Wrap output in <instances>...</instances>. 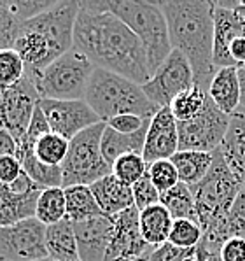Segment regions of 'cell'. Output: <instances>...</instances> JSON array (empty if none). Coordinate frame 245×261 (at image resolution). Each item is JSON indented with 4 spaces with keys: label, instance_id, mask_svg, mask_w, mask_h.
Instances as JSON below:
<instances>
[{
    "label": "cell",
    "instance_id": "f1b7e54d",
    "mask_svg": "<svg viewBox=\"0 0 245 261\" xmlns=\"http://www.w3.org/2000/svg\"><path fill=\"white\" fill-rule=\"evenodd\" d=\"M161 205L167 207L174 221L177 219H189L198 223V214H196L195 196L189 186L179 182L175 188L161 195Z\"/></svg>",
    "mask_w": 245,
    "mask_h": 261
},
{
    "label": "cell",
    "instance_id": "6da1fadb",
    "mask_svg": "<svg viewBox=\"0 0 245 261\" xmlns=\"http://www.w3.org/2000/svg\"><path fill=\"white\" fill-rule=\"evenodd\" d=\"M72 47L96 69L114 72L140 86L151 79L146 51L131 28L111 11H98L90 2H79Z\"/></svg>",
    "mask_w": 245,
    "mask_h": 261
},
{
    "label": "cell",
    "instance_id": "7a4b0ae2",
    "mask_svg": "<svg viewBox=\"0 0 245 261\" xmlns=\"http://www.w3.org/2000/svg\"><path fill=\"white\" fill-rule=\"evenodd\" d=\"M168 25L174 49L191 63L195 86L208 93L214 79V2L207 0H165L158 2Z\"/></svg>",
    "mask_w": 245,
    "mask_h": 261
},
{
    "label": "cell",
    "instance_id": "e575fe53",
    "mask_svg": "<svg viewBox=\"0 0 245 261\" xmlns=\"http://www.w3.org/2000/svg\"><path fill=\"white\" fill-rule=\"evenodd\" d=\"M147 174H149L156 190L161 193V195L170 191L172 188H175L180 182L177 168L172 163V160H159V162L147 165Z\"/></svg>",
    "mask_w": 245,
    "mask_h": 261
},
{
    "label": "cell",
    "instance_id": "836d02e7",
    "mask_svg": "<svg viewBox=\"0 0 245 261\" xmlns=\"http://www.w3.org/2000/svg\"><path fill=\"white\" fill-rule=\"evenodd\" d=\"M25 72V63L14 49H0V88L19 83Z\"/></svg>",
    "mask_w": 245,
    "mask_h": 261
},
{
    "label": "cell",
    "instance_id": "7bdbcfd3",
    "mask_svg": "<svg viewBox=\"0 0 245 261\" xmlns=\"http://www.w3.org/2000/svg\"><path fill=\"white\" fill-rule=\"evenodd\" d=\"M230 55L236 67L245 65V35L236 37L230 46Z\"/></svg>",
    "mask_w": 245,
    "mask_h": 261
},
{
    "label": "cell",
    "instance_id": "d6a6232c",
    "mask_svg": "<svg viewBox=\"0 0 245 261\" xmlns=\"http://www.w3.org/2000/svg\"><path fill=\"white\" fill-rule=\"evenodd\" d=\"M112 174L128 186H133L147 174V163L142 154H124L112 165Z\"/></svg>",
    "mask_w": 245,
    "mask_h": 261
},
{
    "label": "cell",
    "instance_id": "f907efd6",
    "mask_svg": "<svg viewBox=\"0 0 245 261\" xmlns=\"http://www.w3.org/2000/svg\"><path fill=\"white\" fill-rule=\"evenodd\" d=\"M242 112H243V114H245V111H242Z\"/></svg>",
    "mask_w": 245,
    "mask_h": 261
},
{
    "label": "cell",
    "instance_id": "8992f818",
    "mask_svg": "<svg viewBox=\"0 0 245 261\" xmlns=\"http://www.w3.org/2000/svg\"><path fill=\"white\" fill-rule=\"evenodd\" d=\"M95 65L77 49H68L42 72L30 75L41 98L84 100ZM28 74V72H26Z\"/></svg>",
    "mask_w": 245,
    "mask_h": 261
},
{
    "label": "cell",
    "instance_id": "5bb4252c",
    "mask_svg": "<svg viewBox=\"0 0 245 261\" xmlns=\"http://www.w3.org/2000/svg\"><path fill=\"white\" fill-rule=\"evenodd\" d=\"M42 188L23 172L13 184L0 182V226H11L19 221L35 218L37 200Z\"/></svg>",
    "mask_w": 245,
    "mask_h": 261
},
{
    "label": "cell",
    "instance_id": "f6af8a7d",
    "mask_svg": "<svg viewBox=\"0 0 245 261\" xmlns=\"http://www.w3.org/2000/svg\"><path fill=\"white\" fill-rule=\"evenodd\" d=\"M207 259H208V252L205 251L202 246H198V247H196V254L193 256L191 259H187V261H207Z\"/></svg>",
    "mask_w": 245,
    "mask_h": 261
},
{
    "label": "cell",
    "instance_id": "9c48e42d",
    "mask_svg": "<svg viewBox=\"0 0 245 261\" xmlns=\"http://www.w3.org/2000/svg\"><path fill=\"white\" fill-rule=\"evenodd\" d=\"M41 95L34 84L30 74L13 86L0 88V130L13 135L16 142H21L30 126Z\"/></svg>",
    "mask_w": 245,
    "mask_h": 261
},
{
    "label": "cell",
    "instance_id": "8d00e7d4",
    "mask_svg": "<svg viewBox=\"0 0 245 261\" xmlns=\"http://www.w3.org/2000/svg\"><path fill=\"white\" fill-rule=\"evenodd\" d=\"M131 191H133L135 208L139 212L161 203V193L156 190V186L152 184L149 174H146L139 182H135L133 186H131Z\"/></svg>",
    "mask_w": 245,
    "mask_h": 261
},
{
    "label": "cell",
    "instance_id": "7c38bea8",
    "mask_svg": "<svg viewBox=\"0 0 245 261\" xmlns=\"http://www.w3.org/2000/svg\"><path fill=\"white\" fill-rule=\"evenodd\" d=\"M39 106L49 123L51 132L72 140L75 135L93 124L102 123L98 114L86 103V100H49L41 98Z\"/></svg>",
    "mask_w": 245,
    "mask_h": 261
},
{
    "label": "cell",
    "instance_id": "ab89813d",
    "mask_svg": "<svg viewBox=\"0 0 245 261\" xmlns=\"http://www.w3.org/2000/svg\"><path fill=\"white\" fill-rule=\"evenodd\" d=\"M23 174V167L16 156H4L0 158V182L13 184Z\"/></svg>",
    "mask_w": 245,
    "mask_h": 261
},
{
    "label": "cell",
    "instance_id": "277c9868",
    "mask_svg": "<svg viewBox=\"0 0 245 261\" xmlns=\"http://www.w3.org/2000/svg\"><path fill=\"white\" fill-rule=\"evenodd\" d=\"M105 9L116 14L142 42L147 56L151 75L154 74L168 55L174 51L168 35V25L158 2L135 0H105Z\"/></svg>",
    "mask_w": 245,
    "mask_h": 261
},
{
    "label": "cell",
    "instance_id": "681fc988",
    "mask_svg": "<svg viewBox=\"0 0 245 261\" xmlns=\"http://www.w3.org/2000/svg\"><path fill=\"white\" fill-rule=\"evenodd\" d=\"M140 261H147V259H140Z\"/></svg>",
    "mask_w": 245,
    "mask_h": 261
},
{
    "label": "cell",
    "instance_id": "b9f144b4",
    "mask_svg": "<svg viewBox=\"0 0 245 261\" xmlns=\"http://www.w3.org/2000/svg\"><path fill=\"white\" fill-rule=\"evenodd\" d=\"M18 154V142L6 130H0V158Z\"/></svg>",
    "mask_w": 245,
    "mask_h": 261
},
{
    "label": "cell",
    "instance_id": "8fae6325",
    "mask_svg": "<svg viewBox=\"0 0 245 261\" xmlns=\"http://www.w3.org/2000/svg\"><path fill=\"white\" fill-rule=\"evenodd\" d=\"M47 258L46 226L35 218L0 226V259L37 261Z\"/></svg>",
    "mask_w": 245,
    "mask_h": 261
},
{
    "label": "cell",
    "instance_id": "f546056e",
    "mask_svg": "<svg viewBox=\"0 0 245 261\" xmlns=\"http://www.w3.org/2000/svg\"><path fill=\"white\" fill-rule=\"evenodd\" d=\"M68 146H70V140L55 132H49L34 144V154L44 165L62 167L68 154Z\"/></svg>",
    "mask_w": 245,
    "mask_h": 261
},
{
    "label": "cell",
    "instance_id": "4fadbf2b",
    "mask_svg": "<svg viewBox=\"0 0 245 261\" xmlns=\"http://www.w3.org/2000/svg\"><path fill=\"white\" fill-rule=\"evenodd\" d=\"M154 247L144 240L140 233L139 211L128 208L114 218V233L105 261H140L149 259Z\"/></svg>",
    "mask_w": 245,
    "mask_h": 261
},
{
    "label": "cell",
    "instance_id": "5b68a950",
    "mask_svg": "<svg viewBox=\"0 0 245 261\" xmlns=\"http://www.w3.org/2000/svg\"><path fill=\"white\" fill-rule=\"evenodd\" d=\"M242 188L243 186L228 167L221 147L215 149L214 162H212L208 174L196 186L191 188L198 223L203 231L210 230L212 226H215L226 218Z\"/></svg>",
    "mask_w": 245,
    "mask_h": 261
},
{
    "label": "cell",
    "instance_id": "4dcf8cb0",
    "mask_svg": "<svg viewBox=\"0 0 245 261\" xmlns=\"http://www.w3.org/2000/svg\"><path fill=\"white\" fill-rule=\"evenodd\" d=\"M208 93L198 86H191L189 90L182 91L174 98V102L170 103V111L174 114L175 121H189L195 118L196 114H200L205 107Z\"/></svg>",
    "mask_w": 245,
    "mask_h": 261
},
{
    "label": "cell",
    "instance_id": "44dd1931",
    "mask_svg": "<svg viewBox=\"0 0 245 261\" xmlns=\"http://www.w3.org/2000/svg\"><path fill=\"white\" fill-rule=\"evenodd\" d=\"M16 158L19 160L23 167V172L34 180L37 186L42 190L47 188H62L63 186V172L62 167H49L39 162L37 156L34 154V142L23 139L18 144V154Z\"/></svg>",
    "mask_w": 245,
    "mask_h": 261
},
{
    "label": "cell",
    "instance_id": "3957f363",
    "mask_svg": "<svg viewBox=\"0 0 245 261\" xmlns=\"http://www.w3.org/2000/svg\"><path fill=\"white\" fill-rule=\"evenodd\" d=\"M84 100L103 123L121 114L152 119L159 111V107L147 98L140 84L96 67L88 83Z\"/></svg>",
    "mask_w": 245,
    "mask_h": 261
},
{
    "label": "cell",
    "instance_id": "603a6c76",
    "mask_svg": "<svg viewBox=\"0 0 245 261\" xmlns=\"http://www.w3.org/2000/svg\"><path fill=\"white\" fill-rule=\"evenodd\" d=\"M107 124V123H105ZM151 124V123H149ZM149 124L135 134L124 135L119 132H114L112 128L105 126L102 135V156L107 163L112 167L116 160H119L124 154H142L144 144H146V135L149 130Z\"/></svg>",
    "mask_w": 245,
    "mask_h": 261
},
{
    "label": "cell",
    "instance_id": "74e56055",
    "mask_svg": "<svg viewBox=\"0 0 245 261\" xmlns=\"http://www.w3.org/2000/svg\"><path fill=\"white\" fill-rule=\"evenodd\" d=\"M196 254L195 249H182L170 242H165L159 247H154L147 261H187Z\"/></svg>",
    "mask_w": 245,
    "mask_h": 261
},
{
    "label": "cell",
    "instance_id": "1f68e13d",
    "mask_svg": "<svg viewBox=\"0 0 245 261\" xmlns=\"http://www.w3.org/2000/svg\"><path fill=\"white\" fill-rule=\"evenodd\" d=\"M203 239V230L200 223L189 219H177L172 224V231L168 242L182 249H195L200 246Z\"/></svg>",
    "mask_w": 245,
    "mask_h": 261
},
{
    "label": "cell",
    "instance_id": "bcb514c9",
    "mask_svg": "<svg viewBox=\"0 0 245 261\" xmlns=\"http://www.w3.org/2000/svg\"><path fill=\"white\" fill-rule=\"evenodd\" d=\"M233 11H235V13L238 14L240 18L243 19V23H245V2H238V6H236Z\"/></svg>",
    "mask_w": 245,
    "mask_h": 261
},
{
    "label": "cell",
    "instance_id": "f35d334b",
    "mask_svg": "<svg viewBox=\"0 0 245 261\" xmlns=\"http://www.w3.org/2000/svg\"><path fill=\"white\" fill-rule=\"evenodd\" d=\"M149 123H151V119L140 118V116L121 114V116H116V118L109 119V121H107V126L112 128L114 132H119V134L130 135V134H135V132L142 130V128Z\"/></svg>",
    "mask_w": 245,
    "mask_h": 261
},
{
    "label": "cell",
    "instance_id": "d6986e66",
    "mask_svg": "<svg viewBox=\"0 0 245 261\" xmlns=\"http://www.w3.org/2000/svg\"><path fill=\"white\" fill-rule=\"evenodd\" d=\"M90 188L100 211L105 216H109V218H116L121 212L135 207L131 186L119 180L114 174H109L100 180H96Z\"/></svg>",
    "mask_w": 245,
    "mask_h": 261
},
{
    "label": "cell",
    "instance_id": "ffe728a7",
    "mask_svg": "<svg viewBox=\"0 0 245 261\" xmlns=\"http://www.w3.org/2000/svg\"><path fill=\"white\" fill-rule=\"evenodd\" d=\"M221 152L238 182L245 188V114L236 111L231 114L230 128L221 144Z\"/></svg>",
    "mask_w": 245,
    "mask_h": 261
},
{
    "label": "cell",
    "instance_id": "2e32d148",
    "mask_svg": "<svg viewBox=\"0 0 245 261\" xmlns=\"http://www.w3.org/2000/svg\"><path fill=\"white\" fill-rule=\"evenodd\" d=\"M74 224L75 242L81 261H105L112 233H114V218L102 214L91 219L77 221Z\"/></svg>",
    "mask_w": 245,
    "mask_h": 261
},
{
    "label": "cell",
    "instance_id": "ac0fdd59",
    "mask_svg": "<svg viewBox=\"0 0 245 261\" xmlns=\"http://www.w3.org/2000/svg\"><path fill=\"white\" fill-rule=\"evenodd\" d=\"M228 239H243L245 240V188L236 196L235 203L230 208L221 223L203 231V239L200 242L208 254H219L223 244Z\"/></svg>",
    "mask_w": 245,
    "mask_h": 261
},
{
    "label": "cell",
    "instance_id": "4316f807",
    "mask_svg": "<svg viewBox=\"0 0 245 261\" xmlns=\"http://www.w3.org/2000/svg\"><path fill=\"white\" fill-rule=\"evenodd\" d=\"M63 190H65V200H67V218L72 223L91 219L103 214L100 211L98 203H96L90 186H70V188H63Z\"/></svg>",
    "mask_w": 245,
    "mask_h": 261
},
{
    "label": "cell",
    "instance_id": "ee69618b",
    "mask_svg": "<svg viewBox=\"0 0 245 261\" xmlns=\"http://www.w3.org/2000/svg\"><path fill=\"white\" fill-rule=\"evenodd\" d=\"M238 72V83H240V107L245 111V65L236 67Z\"/></svg>",
    "mask_w": 245,
    "mask_h": 261
},
{
    "label": "cell",
    "instance_id": "cb8c5ba5",
    "mask_svg": "<svg viewBox=\"0 0 245 261\" xmlns=\"http://www.w3.org/2000/svg\"><path fill=\"white\" fill-rule=\"evenodd\" d=\"M46 247L47 256L58 261H81L75 242L74 224L65 218L51 226H46Z\"/></svg>",
    "mask_w": 245,
    "mask_h": 261
},
{
    "label": "cell",
    "instance_id": "7402d4cb",
    "mask_svg": "<svg viewBox=\"0 0 245 261\" xmlns=\"http://www.w3.org/2000/svg\"><path fill=\"white\" fill-rule=\"evenodd\" d=\"M208 96L217 106L219 111L231 116L240 107V83L236 67L217 69L208 88Z\"/></svg>",
    "mask_w": 245,
    "mask_h": 261
},
{
    "label": "cell",
    "instance_id": "d4e9b609",
    "mask_svg": "<svg viewBox=\"0 0 245 261\" xmlns=\"http://www.w3.org/2000/svg\"><path fill=\"white\" fill-rule=\"evenodd\" d=\"M139 224L144 240L152 247H159L161 244L168 242L174 218L167 211V207L158 203V205H152L139 212Z\"/></svg>",
    "mask_w": 245,
    "mask_h": 261
},
{
    "label": "cell",
    "instance_id": "60d3db41",
    "mask_svg": "<svg viewBox=\"0 0 245 261\" xmlns=\"http://www.w3.org/2000/svg\"><path fill=\"white\" fill-rule=\"evenodd\" d=\"M221 261H245V240L228 239L219 251Z\"/></svg>",
    "mask_w": 245,
    "mask_h": 261
},
{
    "label": "cell",
    "instance_id": "e0dca14e",
    "mask_svg": "<svg viewBox=\"0 0 245 261\" xmlns=\"http://www.w3.org/2000/svg\"><path fill=\"white\" fill-rule=\"evenodd\" d=\"M245 35V23L233 9L214 2V65L215 69L236 67L230 55V46L236 37Z\"/></svg>",
    "mask_w": 245,
    "mask_h": 261
},
{
    "label": "cell",
    "instance_id": "30bf717a",
    "mask_svg": "<svg viewBox=\"0 0 245 261\" xmlns=\"http://www.w3.org/2000/svg\"><path fill=\"white\" fill-rule=\"evenodd\" d=\"M191 86H195V75L189 60L180 51L174 49L163 65L151 75L149 81L142 84V90L154 106L163 109L170 107L175 96L189 90Z\"/></svg>",
    "mask_w": 245,
    "mask_h": 261
},
{
    "label": "cell",
    "instance_id": "484cf974",
    "mask_svg": "<svg viewBox=\"0 0 245 261\" xmlns=\"http://www.w3.org/2000/svg\"><path fill=\"white\" fill-rule=\"evenodd\" d=\"M214 162V152L200 151H179L172 158V163L177 168L179 180L186 186H196L208 174Z\"/></svg>",
    "mask_w": 245,
    "mask_h": 261
},
{
    "label": "cell",
    "instance_id": "52a82bcc",
    "mask_svg": "<svg viewBox=\"0 0 245 261\" xmlns=\"http://www.w3.org/2000/svg\"><path fill=\"white\" fill-rule=\"evenodd\" d=\"M105 123H98L81 132L70 140L68 154L62 165L63 186H91L112 174V167L102 156V135Z\"/></svg>",
    "mask_w": 245,
    "mask_h": 261
},
{
    "label": "cell",
    "instance_id": "d590c367",
    "mask_svg": "<svg viewBox=\"0 0 245 261\" xmlns=\"http://www.w3.org/2000/svg\"><path fill=\"white\" fill-rule=\"evenodd\" d=\"M23 21L11 13L7 0H0V49H13Z\"/></svg>",
    "mask_w": 245,
    "mask_h": 261
},
{
    "label": "cell",
    "instance_id": "c3c4849f",
    "mask_svg": "<svg viewBox=\"0 0 245 261\" xmlns=\"http://www.w3.org/2000/svg\"><path fill=\"white\" fill-rule=\"evenodd\" d=\"M37 261H58V259H53V258H49V256H47V258H42V259H37Z\"/></svg>",
    "mask_w": 245,
    "mask_h": 261
},
{
    "label": "cell",
    "instance_id": "ba28073f",
    "mask_svg": "<svg viewBox=\"0 0 245 261\" xmlns=\"http://www.w3.org/2000/svg\"><path fill=\"white\" fill-rule=\"evenodd\" d=\"M231 116L217 109L210 96H207L205 107L189 121L177 123L179 151L214 152L219 149L230 128Z\"/></svg>",
    "mask_w": 245,
    "mask_h": 261
},
{
    "label": "cell",
    "instance_id": "83f0119b",
    "mask_svg": "<svg viewBox=\"0 0 245 261\" xmlns=\"http://www.w3.org/2000/svg\"><path fill=\"white\" fill-rule=\"evenodd\" d=\"M67 218V200L63 188H47L42 190L37 200L35 219L41 221L44 226H51Z\"/></svg>",
    "mask_w": 245,
    "mask_h": 261
},
{
    "label": "cell",
    "instance_id": "9a60e30c",
    "mask_svg": "<svg viewBox=\"0 0 245 261\" xmlns=\"http://www.w3.org/2000/svg\"><path fill=\"white\" fill-rule=\"evenodd\" d=\"M179 152V130L177 121L170 107H163L151 119L149 130L144 144V160L147 165L159 160H172Z\"/></svg>",
    "mask_w": 245,
    "mask_h": 261
},
{
    "label": "cell",
    "instance_id": "7dc6e473",
    "mask_svg": "<svg viewBox=\"0 0 245 261\" xmlns=\"http://www.w3.org/2000/svg\"><path fill=\"white\" fill-rule=\"evenodd\" d=\"M207 261H221V256L219 254H208Z\"/></svg>",
    "mask_w": 245,
    "mask_h": 261
}]
</instances>
